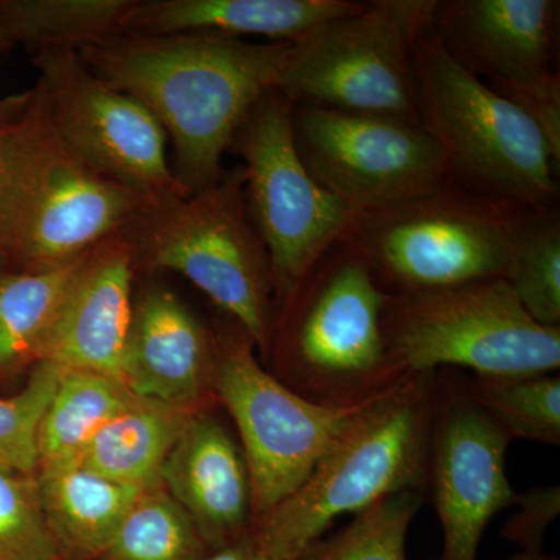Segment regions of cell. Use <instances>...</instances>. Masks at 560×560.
I'll use <instances>...</instances> for the list:
<instances>
[{
  "instance_id": "26",
  "label": "cell",
  "mask_w": 560,
  "mask_h": 560,
  "mask_svg": "<svg viewBox=\"0 0 560 560\" xmlns=\"http://www.w3.org/2000/svg\"><path fill=\"white\" fill-rule=\"evenodd\" d=\"M464 389L503 433L514 440L560 444L558 374L470 375Z\"/></svg>"
},
{
  "instance_id": "24",
  "label": "cell",
  "mask_w": 560,
  "mask_h": 560,
  "mask_svg": "<svg viewBox=\"0 0 560 560\" xmlns=\"http://www.w3.org/2000/svg\"><path fill=\"white\" fill-rule=\"evenodd\" d=\"M86 254L50 270L0 276V370L38 360L40 346Z\"/></svg>"
},
{
  "instance_id": "18",
  "label": "cell",
  "mask_w": 560,
  "mask_h": 560,
  "mask_svg": "<svg viewBox=\"0 0 560 560\" xmlns=\"http://www.w3.org/2000/svg\"><path fill=\"white\" fill-rule=\"evenodd\" d=\"M160 481L197 525L210 551L250 533L253 493L241 442L206 407L184 427Z\"/></svg>"
},
{
  "instance_id": "15",
  "label": "cell",
  "mask_w": 560,
  "mask_h": 560,
  "mask_svg": "<svg viewBox=\"0 0 560 560\" xmlns=\"http://www.w3.org/2000/svg\"><path fill=\"white\" fill-rule=\"evenodd\" d=\"M558 0H444L431 33L489 86L539 79L555 69Z\"/></svg>"
},
{
  "instance_id": "16",
  "label": "cell",
  "mask_w": 560,
  "mask_h": 560,
  "mask_svg": "<svg viewBox=\"0 0 560 560\" xmlns=\"http://www.w3.org/2000/svg\"><path fill=\"white\" fill-rule=\"evenodd\" d=\"M135 270L124 231L94 246L81 261L36 361L124 382L121 361L131 326Z\"/></svg>"
},
{
  "instance_id": "7",
  "label": "cell",
  "mask_w": 560,
  "mask_h": 560,
  "mask_svg": "<svg viewBox=\"0 0 560 560\" xmlns=\"http://www.w3.org/2000/svg\"><path fill=\"white\" fill-rule=\"evenodd\" d=\"M526 208L453 179L396 205L359 213L342 238L388 294L503 278Z\"/></svg>"
},
{
  "instance_id": "30",
  "label": "cell",
  "mask_w": 560,
  "mask_h": 560,
  "mask_svg": "<svg viewBox=\"0 0 560 560\" xmlns=\"http://www.w3.org/2000/svg\"><path fill=\"white\" fill-rule=\"evenodd\" d=\"M0 560H61L35 475L0 467Z\"/></svg>"
},
{
  "instance_id": "4",
  "label": "cell",
  "mask_w": 560,
  "mask_h": 560,
  "mask_svg": "<svg viewBox=\"0 0 560 560\" xmlns=\"http://www.w3.org/2000/svg\"><path fill=\"white\" fill-rule=\"evenodd\" d=\"M438 372L411 375L355 416L293 495L250 528L267 560H300L341 515L427 489Z\"/></svg>"
},
{
  "instance_id": "5",
  "label": "cell",
  "mask_w": 560,
  "mask_h": 560,
  "mask_svg": "<svg viewBox=\"0 0 560 560\" xmlns=\"http://www.w3.org/2000/svg\"><path fill=\"white\" fill-rule=\"evenodd\" d=\"M136 268L183 275L256 345L267 350L275 283L265 243L250 219L242 165L208 189L151 205L124 231Z\"/></svg>"
},
{
  "instance_id": "11",
  "label": "cell",
  "mask_w": 560,
  "mask_h": 560,
  "mask_svg": "<svg viewBox=\"0 0 560 560\" xmlns=\"http://www.w3.org/2000/svg\"><path fill=\"white\" fill-rule=\"evenodd\" d=\"M230 324L213 335V394L241 436L254 525L304 485L350 420L378 399L352 407L305 399L278 381L261 364L246 331L231 318Z\"/></svg>"
},
{
  "instance_id": "27",
  "label": "cell",
  "mask_w": 560,
  "mask_h": 560,
  "mask_svg": "<svg viewBox=\"0 0 560 560\" xmlns=\"http://www.w3.org/2000/svg\"><path fill=\"white\" fill-rule=\"evenodd\" d=\"M208 552L197 525L158 482L140 492L97 560H201Z\"/></svg>"
},
{
  "instance_id": "8",
  "label": "cell",
  "mask_w": 560,
  "mask_h": 560,
  "mask_svg": "<svg viewBox=\"0 0 560 560\" xmlns=\"http://www.w3.org/2000/svg\"><path fill=\"white\" fill-rule=\"evenodd\" d=\"M383 329L407 375L447 368L533 375L560 368V327L537 324L501 278L389 294Z\"/></svg>"
},
{
  "instance_id": "22",
  "label": "cell",
  "mask_w": 560,
  "mask_h": 560,
  "mask_svg": "<svg viewBox=\"0 0 560 560\" xmlns=\"http://www.w3.org/2000/svg\"><path fill=\"white\" fill-rule=\"evenodd\" d=\"M140 400L117 378L62 370L39 427L38 469L79 463L95 434Z\"/></svg>"
},
{
  "instance_id": "35",
  "label": "cell",
  "mask_w": 560,
  "mask_h": 560,
  "mask_svg": "<svg viewBox=\"0 0 560 560\" xmlns=\"http://www.w3.org/2000/svg\"><path fill=\"white\" fill-rule=\"evenodd\" d=\"M506 560H560L558 556L541 551H517Z\"/></svg>"
},
{
  "instance_id": "20",
  "label": "cell",
  "mask_w": 560,
  "mask_h": 560,
  "mask_svg": "<svg viewBox=\"0 0 560 560\" xmlns=\"http://www.w3.org/2000/svg\"><path fill=\"white\" fill-rule=\"evenodd\" d=\"M35 477L61 560L101 558L143 490L108 480L80 463L40 467Z\"/></svg>"
},
{
  "instance_id": "6",
  "label": "cell",
  "mask_w": 560,
  "mask_h": 560,
  "mask_svg": "<svg viewBox=\"0 0 560 560\" xmlns=\"http://www.w3.org/2000/svg\"><path fill=\"white\" fill-rule=\"evenodd\" d=\"M420 124L460 186L526 209L558 205L547 140L506 97L458 65L431 31L416 50Z\"/></svg>"
},
{
  "instance_id": "3",
  "label": "cell",
  "mask_w": 560,
  "mask_h": 560,
  "mask_svg": "<svg viewBox=\"0 0 560 560\" xmlns=\"http://www.w3.org/2000/svg\"><path fill=\"white\" fill-rule=\"evenodd\" d=\"M388 298L368 261L338 242L272 319L264 353L278 363L271 374L327 407L381 399L411 377L383 329Z\"/></svg>"
},
{
  "instance_id": "31",
  "label": "cell",
  "mask_w": 560,
  "mask_h": 560,
  "mask_svg": "<svg viewBox=\"0 0 560 560\" xmlns=\"http://www.w3.org/2000/svg\"><path fill=\"white\" fill-rule=\"evenodd\" d=\"M517 512L504 523L501 539L515 545L518 551L544 550L545 536L560 514V486H534L517 493Z\"/></svg>"
},
{
  "instance_id": "12",
  "label": "cell",
  "mask_w": 560,
  "mask_h": 560,
  "mask_svg": "<svg viewBox=\"0 0 560 560\" xmlns=\"http://www.w3.org/2000/svg\"><path fill=\"white\" fill-rule=\"evenodd\" d=\"M35 65L51 125L88 167L151 205L190 194L168 164L167 136L145 106L95 75L77 51H38Z\"/></svg>"
},
{
  "instance_id": "10",
  "label": "cell",
  "mask_w": 560,
  "mask_h": 560,
  "mask_svg": "<svg viewBox=\"0 0 560 560\" xmlns=\"http://www.w3.org/2000/svg\"><path fill=\"white\" fill-rule=\"evenodd\" d=\"M291 110L293 105L271 91L242 121L230 149L243 160L250 219L270 256L275 316L359 215L305 167Z\"/></svg>"
},
{
  "instance_id": "23",
  "label": "cell",
  "mask_w": 560,
  "mask_h": 560,
  "mask_svg": "<svg viewBox=\"0 0 560 560\" xmlns=\"http://www.w3.org/2000/svg\"><path fill=\"white\" fill-rule=\"evenodd\" d=\"M132 0L0 2V35L38 51H80L119 35Z\"/></svg>"
},
{
  "instance_id": "34",
  "label": "cell",
  "mask_w": 560,
  "mask_h": 560,
  "mask_svg": "<svg viewBox=\"0 0 560 560\" xmlns=\"http://www.w3.org/2000/svg\"><path fill=\"white\" fill-rule=\"evenodd\" d=\"M28 95H31V92L9 98V101L0 102V127H2L5 121H9L11 117L27 103Z\"/></svg>"
},
{
  "instance_id": "1",
  "label": "cell",
  "mask_w": 560,
  "mask_h": 560,
  "mask_svg": "<svg viewBox=\"0 0 560 560\" xmlns=\"http://www.w3.org/2000/svg\"><path fill=\"white\" fill-rule=\"evenodd\" d=\"M291 47L217 35L119 33L77 54L160 121L175 151L173 172L194 194L219 180L242 121L278 90Z\"/></svg>"
},
{
  "instance_id": "29",
  "label": "cell",
  "mask_w": 560,
  "mask_h": 560,
  "mask_svg": "<svg viewBox=\"0 0 560 560\" xmlns=\"http://www.w3.org/2000/svg\"><path fill=\"white\" fill-rule=\"evenodd\" d=\"M61 374L57 364L36 361L25 388L14 396L0 397V467L36 474L40 422Z\"/></svg>"
},
{
  "instance_id": "14",
  "label": "cell",
  "mask_w": 560,
  "mask_h": 560,
  "mask_svg": "<svg viewBox=\"0 0 560 560\" xmlns=\"http://www.w3.org/2000/svg\"><path fill=\"white\" fill-rule=\"evenodd\" d=\"M510 438L467 396L463 382L442 378L431 422L427 489L442 530L433 560H478L489 522L514 506L506 471Z\"/></svg>"
},
{
  "instance_id": "25",
  "label": "cell",
  "mask_w": 560,
  "mask_h": 560,
  "mask_svg": "<svg viewBox=\"0 0 560 560\" xmlns=\"http://www.w3.org/2000/svg\"><path fill=\"white\" fill-rule=\"evenodd\" d=\"M501 279L537 324L560 327L558 205L523 212Z\"/></svg>"
},
{
  "instance_id": "28",
  "label": "cell",
  "mask_w": 560,
  "mask_h": 560,
  "mask_svg": "<svg viewBox=\"0 0 560 560\" xmlns=\"http://www.w3.org/2000/svg\"><path fill=\"white\" fill-rule=\"evenodd\" d=\"M423 492L404 490L313 541L300 560H408L407 537Z\"/></svg>"
},
{
  "instance_id": "17",
  "label": "cell",
  "mask_w": 560,
  "mask_h": 560,
  "mask_svg": "<svg viewBox=\"0 0 560 560\" xmlns=\"http://www.w3.org/2000/svg\"><path fill=\"white\" fill-rule=\"evenodd\" d=\"M215 337L167 289H150L132 304L121 381L140 399L206 407L213 394ZM217 400V399H215Z\"/></svg>"
},
{
  "instance_id": "21",
  "label": "cell",
  "mask_w": 560,
  "mask_h": 560,
  "mask_svg": "<svg viewBox=\"0 0 560 560\" xmlns=\"http://www.w3.org/2000/svg\"><path fill=\"white\" fill-rule=\"evenodd\" d=\"M198 410L142 399L106 423L79 463L120 485L139 489L158 485L168 453Z\"/></svg>"
},
{
  "instance_id": "9",
  "label": "cell",
  "mask_w": 560,
  "mask_h": 560,
  "mask_svg": "<svg viewBox=\"0 0 560 560\" xmlns=\"http://www.w3.org/2000/svg\"><path fill=\"white\" fill-rule=\"evenodd\" d=\"M440 0H372L291 47L278 91L291 105L419 120L416 50Z\"/></svg>"
},
{
  "instance_id": "13",
  "label": "cell",
  "mask_w": 560,
  "mask_h": 560,
  "mask_svg": "<svg viewBox=\"0 0 560 560\" xmlns=\"http://www.w3.org/2000/svg\"><path fill=\"white\" fill-rule=\"evenodd\" d=\"M291 124L313 178L355 213L452 179L440 145L418 120L293 105Z\"/></svg>"
},
{
  "instance_id": "2",
  "label": "cell",
  "mask_w": 560,
  "mask_h": 560,
  "mask_svg": "<svg viewBox=\"0 0 560 560\" xmlns=\"http://www.w3.org/2000/svg\"><path fill=\"white\" fill-rule=\"evenodd\" d=\"M149 206L65 145L38 86L0 127V256L18 272L79 259Z\"/></svg>"
},
{
  "instance_id": "32",
  "label": "cell",
  "mask_w": 560,
  "mask_h": 560,
  "mask_svg": "<svg viewBox=\"0 0 560 560\" xmlns=\"http://www.w3.org/2000/svg\"><path fill=\"white\" fill-rule=\"evenodd\" d=\"M521 108L539 128L547 140L552 160L560 161V77L559 72L547 73L539 79L522 83L490 86Z\"/></svg>"
},
{
  "instance_id": "19",
  "label": "cell",
  "mask_w": 560,
  "mask_h": 560,
  "mask_svg": "<svg viewBox=\"0 0 560 560\" xmlns=\"http://www.w3.org/2000/svg\"><path fill=\"white\" fill-rule=\"evenodd\" d=\"M353 0H132L121 32L132 35H217L296 44L359 10Z\"/></svg>"
},
{
  "instance_id": "33",
  "label": "cell",
  "mask_w": 560,
  "mask_h": 560,
  "mask_svg": "<svg viewBox=\"0 0 560 560\" xmlns=\"http://www.w3.org/2000/svg\"><path fill=\"white\" fill-rule=\"evenodd\" d=\"M201 560H267V558L261 555L253 534L249 533L226 547L208 552Z\"/></svg>"
}]
</instances>
